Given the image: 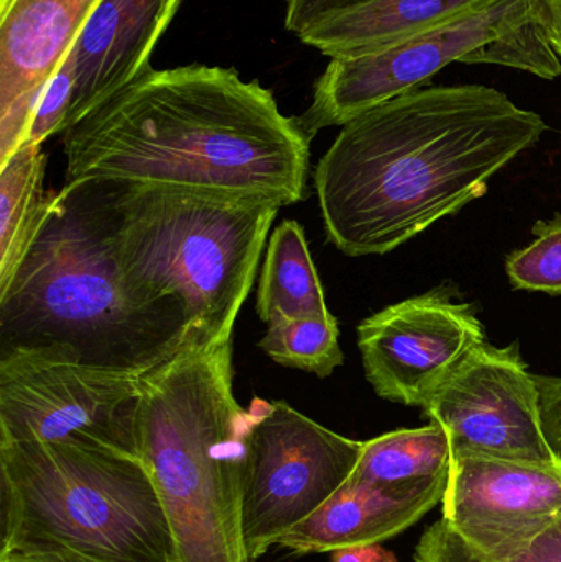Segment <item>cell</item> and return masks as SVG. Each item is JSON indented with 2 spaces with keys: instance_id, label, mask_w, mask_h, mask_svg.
<instances>
[{
  "instance_id": "cell-19",
  "label": "cell",
  "mask_w": 561,
  "mask_h": 562,
  "mask_svg": "<svg viewBox=\"0 0 561 562\" xmlns=\"http://www.w3.org/2000/svg\"><path fill=\"white\" fill-rule=\"evenodd\" d=\"M451 464L450 438L440 425L431 423L362 442L351 477L374 484H407L450 475Z\"/></svg>"
},
{
  "instance_id": "cell-12",
  "label": "cell",
  "mask_w": 561,
  "mask_h": 562,
  "mask_svg": "<svg viewBox=\"0 0 561 562\" xmlns=\"http://www.w3.org/2000/svg\"><path fill=\"white\" fill-rule=\"evenodd\" d=\"M441 504V518L476 557L509 560L561 514V462L457 456Z\"/></svg>"
},
{
  "instance_id": "cell-23",
  "label": "cell",
  "mask_w": 561,
  "mask_h": 562,
  "mask_svg": "<svg viewBox=\"0 0 561 562\" xmlns=\"http://www.w3.org/2000/svg\"><path fill=\"white\" fill-rule=\"evenodd\" d=\"M536 240L507 259L514 288L561 294V216L534 227Z\"/></svg>"
},
{
  "instance_id": "cell-25",
  "label": "cell",
  "mask_w": 561,
  "mask_h": 562,
  "mask_svg": "<svg viewBox=\"0 0 561 562\" xmlns=\"http://www.w3.org/2000/svg\"><path fill=\"white\" fill-rule=\"evenodd\" d=\"M368 2L371 0H287L285 26L300 35L325 16Z\"/></svg>"
},
{
  "instance_id": "cell-2",
  "label": "cell",
  "mask_w": 561,
  "mask_h": 562,
  "mask_svg": "<svg viewBox=\"0 0 561 562\" xmlns=\"http://www.w3.org/2000/svg\"><path fill=\"white\" fill-rule=\"evenodd\" d=\"M63 135L65 184L111 180L259 198H305L310 138L269 89L236 69H148Z\"/></svg>"
},
{
  "instance_id": "cell-7",
  "label": "cell",
  "mask_w": 561,
  "mask_h": 562,
  "mask_svg": "<svg viewBox=\"0 0 561 562\" xmlns=\"http://www.w3.org/2000/svg\"><path fill=\"white\" fill-rule=\"evenodd\" d=\"M141 376L59 350L0 352V445L58 442L142 461Z\"/></svg>"
},
{
  "instance_id": "cell-1",
  "label": "cell",
  "mask_w": 561,
  "mask_h": 562,
  "mask_svg": "<svg viewBox=\"0 0 561 562\" xmlns=\"http://www.w3.org/2000/svg\"><path fill=\"white\" fill-rule=\"evenodd\" d=\"M547 131L536 112L480 85L415 89L343 125L316 165L329 243L384 256L483 196Z\"/></svg>"
},
{
  "instance_id": "cell-5",
  "label": "cell",
  "mask_w": 561,
  "mask_h": 562,
  "mask_svg": "<svg viewBox=\"0 0 561 562\" xmlns=\"http://www.w3.org/2000/svg\"><path fill=\"white\" fill-rule=\"evenodd\" d=\"M78 184L124 276L155 300L178 304L198 346L231 342L282 206L161 184Z\"/></svg>"
},
{
  "instance_id": "cell-28",
  "label": "cell",
  "mask_w": 561,
  "mask_h": 562,
  "mask_svg": "<svg viewBox=\"0 0 561 562\" xmlns=\"http://www.w3.org/2000/svg\"><path fill=\"white\" fill-rule=\"evenodd\" d=\"M332 562H399L392 551L385 550L381 543L364 547L345 548L329 553Z\"/></svg>"
},
{
  "instance_id": "cell-11",
  "label": "cell",
  "mask_w": 561,
  "mask_h": 562,
  "mask_svg": "<svg viewBox=\"0 0 561 562\" xmlns=\"http://www.w3.org/2000/svg\"><path fill=\"white\" fill-rule=\"evenodd\" d=\"M483 344L473 307L441 293L392 304L358 327L366 379L375 393L420 408Z\"/></svg>"
},
{
  "instance_id": "cell-20",
  "label": "cell",
  "mask_w": 561,
  "mask_h": 562,
  "mask_svg": "<svg viewBox=\"0 0 561 562\" xmlns=\"http://www.w3.org/2000/svg\"><path fill=\"white\" fill-rule=\"evenodd\" d=\"M259 347L279 366L305 370L319 379L332 375L345 362L338 321L333 314L273 321Z\"/></svg>"
},
{
  "instance_id": "cell-15",
  "label": "cell",
  "mask_w": 561,
  "mask_h": 562,
  "mask_svg": "<svg viewBox=\"0 0 561 562\" xmlns=\"http://www.w3.org/2000/svg\"><path fill=\"white\" fill-rule=\"evenodd\" d=\"M448 479L374 484L349 477L315 514L283 535L277 548L308 557L391 540L444 502Z\"/></svg>"
},
{
  "instance_id": "cell-8",
  "label": "cell",
  "mask_w": 561,
  "mask_h": 562,
  "mask_svg": "<svg viewBox=\"0 0 561 562\" xmlns=\"http://www.w3.org/2000/svg\"><path fill=\"white\" fill-rule=\"evenodd\" d=\"M257 403L244 477V540L253 561L315 514L349 477L362 442L338 435L285 402Z\"/></svg>"
},
{
  "instance_id": "cell-16",
  "label": "cell",
  "mask_w": 561,
  "mask_h": 562,
  "mask_svg": "<svg viewBox=\"0 0 561 562\" xmlns=\"http://www.w3.org/2000/svg\"><path fill=\"white\" fill-rule=\"evenodd\" d=\"M487 0H371L325 16L300 42L332 59L384 52L473 12Z\"/></svg>"
},
{
  "instance_id": "cell-14",
  "label": "cell",
  "mask_w": 561,
  "mask_h": 562,
  "mask_svg": "<svg viewBox=\"0 0 561 562\" xmlns=\"http://www.w3.org/2000/svg\"><path fill=\"white\" fill-rule=\"evenodd\" d=\"M181 2L183 0L99 2L71 49L76 85L66 131L152 69V52L177 15Z\"/></svg>"
},
{
  "instance_id": "cell-22",
  "label": "cell",
  "mask_w": 561,
  "mask_h": 562,
  "mask_svg": "<svg viewBox=\"0 0 561 562\" xmlns=\"http://www.w3.org/2000/svg\"><path fill=\"white\" fill-rule=\"evenodd\" d=\"M415 562H561V514L516 557L487 561L476 557L441 518L415 548Z\"/></svg>"
},
{
  "instance_id": "cell-27",
  "label": "cell",
  "mask_w": 561,
  "mask_h": 562,
  "mask_svg": "<svg viewBox=\"0 0 561 562\" xmlns=\"http://www.w3.org/2000/svg\"><path fill=\"white\" fill-rule=\"evenodd\" d=\"M0 562H102L65 547H45L0 557Z\"/></svg>"
},
{
  "instance_id": "cell-24",
  "label": "cell",
  "mask_w": 561,
  "mask_h": 562,
  "mask_svg": "<svg viewBox=\"0 0 561 562\" xmlns=\"http://www.w3.org/2000/svg\"><path fill=\"white\" fill-rule=\"evenodd\" d=\"M76 61L72 52L53 75L36 105L23 145H42L52 135L63 134L75 98Z\"/></svg>"
},
{
  "instance_id": "cell-13",
  "label": "cell",
  "mask_w": 561,
  "mask_h": 562,
  "mask_svg": "<svg viewBox=\"0 0 561 562\" xmlns=\"http://www.w3.org/2000/svg\"><path fill=\"white\" fill-rule=\"evenodd\" d=\"M101 0H0V165Z\"/></svg>"
},
{
  "instance_id": "cell-9",
  "label": "cell",
  "mask_w": 561,
  "mask_h": 562,
  "mask_svg": "<svg viewBox=\"0 0 561 562\" xmlns=\"http://www.w3.org/2000/svg\"><path fill=\"white\" fill-rule=\"evenodd\" d=\"M542 0H487L473 12L384 52L332 59L296 124L312 140L319 131L346 125L364 112L415 91L438 71L463 61Z\"/></svg>"
},
{
  "instance_id": "cell-3",
  "label": "cell",
  "mask_w": 561,
  "mask_h": 562,
  "mask_svg": "<svg viewBox=\"0 0 561 562\" xmlns=\"http://www.w3.org/2000/svg\"><path fill=\"white\" fill-rule=\"evenodd\" d=\"M187 344L194 342L184 311L124 276L85 190L63 187L0 290V352L59 350L89 366L144 375Z\"/></svg>"
},
{
  "instance_id": "cell-6",
  "label": "cell",
  "mask_w": 561,
  "mask_h": 562,
  "mask_svg": "<svg viewBox=\"0 0 561 562\" xmlns=\"http://www.w3.org/2000/svg\"><path fill=\"white\" fill-rule=\"evenodd\" d=\"M45 547L102 562H177L141 459L58 442L0 445V557Z\"/></svg>"
},
{
  "instance_id": "cell-26",
  "label": "cell",
  "mask_w": 561,
  "mask_h": 562,
  "mask_svg": "<svg viewBox=\"0 0 561 562\" xmlns=\"http://www.w3.org/2000/svg\"><path fill=\"white\" fill-rule=\"evenodd\" d=\"M536 380L540 392L543 432L561 461V376L536 375Z\"/></svg>"
},
{
  "instance_id": "cell-18",
  "label": "cell",
  "mask_w": 561,
  "mask_h": 562,
  "mask_svg": "<svg viewBox=\"0 0 561 562\" xmlns=\"http://www.w3.org/2000/svg\"><path fill=\"white\" fill-rule=\"evenodd\" d=\"M42 145H22L0 165V290L13 279L55 204L43 188Z\"/></svg>"
},
{
  "instance_id": "cell-29",
  "label": "cell",
  "mask_w": 561,
  "mask_h": 562,
  "mask_svg": "<svg viewBox=\"0 0 561 562\" xmlns=\"http://www.w3.org/2000/svg\"><path fill=\"white\" fill-rule=\"evenodd\" d=\"M547 15H549L550 36L553 46L561 58V0H546Z\"/></svg>"
},
{
  "instance_id": "cell-17",
  "label": "cell",
  "mask_w": 561,
  "mask_h": 562,
  "mask_svg": "<svg viewBox=\"0 0 561 562\" xmlns=\"http://www.w3.org/2000/svg\"><path fill=\"white\" fill-rule=\"evenodd\" d=\"M256 310L267 324L332 314L305 231L296 221H282L270 236L257 288Z\"/></svg>"
},
{
  "instance_id": "cell-4",
  "label": "cell",
  "mask_w": 561,
  "mask_h": 562,
  "mask_svg": "<svg viewBox=\"0 0 561 562\" xmlns=\"http://www.w3.org/2000/svg\"><path fill=\"white\" fill-rule=\"evenodd\" d=\"M233 344H187L141 376V456L167 515L177 562H254L243 527L257 403H237Z\"/></svg>"
},
{
  "instance_id": "cell-10",
  "label": "cell",
  "mask_w": 561,
  "mask_h": 562,
  "mask_svg": "<svg viewBox=\"0 0 561 562\" xmlns=\"http://www.w3.org/2000/svg\"><path fill=\"white\" fill-rule=\"evenodd\" d=\"M447 431L453 458L561 462L547 441L536 375L516 347H478L424 406Z\"/></svg>"
},
{
  "instance_id": "cell-21",
  "label": "cell",
  "mask_w": 561,
  "mask_h": 562,
  "mask_svg": "<svg viewBox=\"0 0 561 562\" xmlns=\"http://www.w3.org/2000/svg\"><path fill=\"white\" fill-rule=\"evenodd\" d=\"M461 63L507 66L543 79L560 76L561 61L550 36L546 0L529 15L507 26L496 38L474 49Z\"/></svg>"
}]
</instances>
